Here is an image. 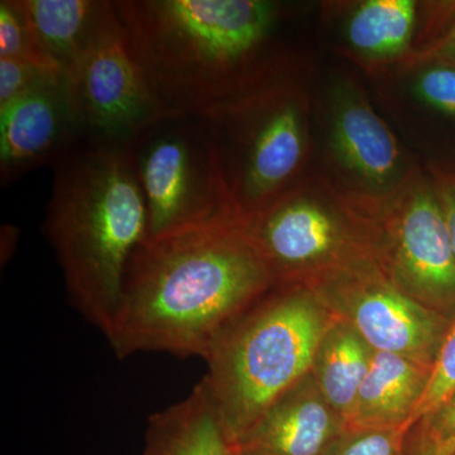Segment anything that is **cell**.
<instances>
[{"label": "cell", "mask_w": 455, "mask_h": 455, "mask_svg": "<svg viewBox=\"0 0 455 455\" xmlns=\"http://www.w3.org/2000/svg\"><path fill=\"white\" fill-rule=\"evenodd\" d=\"M275 287L239 220L146 239L132 254L107 340L116 357L205 361L221 334Z\"/></svg>", "instance_id": "cell-1"}, {"label": "cell", "mask_w": 455, "mask_h": 455, "mask_svg": "<svg viewBox=\"0 0 455 455\" xmlns=\"http://www.w3.org/2000/svg\"><path fill=\"white\" fill-rule=\"evenodd\" d=\"M132 53L161 116L211 118L284 83L267 0H116Z\"/></svg>", "instance_id": "cell-2"}, {"label": "cell", "mask_w": 455, "mask_h": 455, "mask_svg": "<svg viewBox=\"0 0 455 455\" xmlns=\"http://www.w3.org/2000/svg\"><path fill=\"white\" fill-rule=\"evenodd\" d=\"M52 170L42 229L71 304L107 337L132 254L147 238L142 190L127 146L88 139Z\"/></svg>", "instance_id": "cell-3"}, {"label": "cell", "mask_w": 455, "mask_h": 455, "mask_svg": "<svg viewBox=\"0 0 455 455\" xmlns=\"http://www.w3.org/2000/svg\"><path fill=\"white\" fill-rule=\"evenodd\" d=\"M337 317L316 290L275 286L221 334L203 382L233 442L311 372Z\"/></svg>", "instance_id": "cell-4"}, {"label": "cell", "mask_w": 455, "mask_h": 455, "mask_svg": "<svg viewBox=\"0 0 455 455\" xmlns=\"http://www.w3.org/2000/svg\"><path fill=\"white\" fill-rule=\"evenodd\" d=\"M239 223L275 286L317 289L381 266L374 204L323 180L293 182Z\"/></svg>", "instance_id": "cell-5"}, {"label": "cell", "mask_w": 455, "mask_h": 455, "mask_svg": "<svg viewBox=\"0 0 455 455\" xmlns=\"http://www.w3.org/2000/svg\"><path fill=\"white\" fill-rule=\"evenodd\" d=\"M147 212V238L239 220L211 122L164 116L127 145Z\"/></svg>", "instance_id": "cell-6"}, {"label": "cell", "mask_w": 455, "mask_h": 455, "mask_svg": "<svg viewBox=\"0 0 455 455\" xmlns=\"http://www.w3.org/2000/svg\"><path fill=\"white\" fill-rule=\"evenodd\" d=\"M287 86L278 84L208 118L238 218L291 187L304 160V114Z\"/></svg>", "instance_id": "cell-7"}, {"label": "cell", "mask_w": 455, "mask_h": 455, "mask_svg": "<svg viewBox=\"0 0 455 455\" xmlns=\"http://www.w3.org/2000/svg\"><path fill=\"white\" fill-rule=\"evenodd\" d=\"M381 266L416 301L453 319L455 254L433 181L406 180L376 203Z\"/></svg>", "instance_id": "cell-8"}, {"label": "cell", "mask_w": 455, "mask_h": 455, "mask_svg": "<svg viewBox=\"0 0 455 455\" xmlns=\"http://www.w3.org/2000/svg\"><path fill=\"white\" fill-rule=\"evenodd\" d=\"M68 76L76 90L90 140L127 146L146 125L161 116L132 53L114 2Z\"/></svg>", "instance_id": "cell-9"}, {"label": "cell", "mask_w": 455, "mask_h": 455, "mask_svg": "<svg viewBox=\"0 0 455 455\" xmlns=\"http://www.w3.org/2000/svg\"><path fill=\"white\" fill-rule=\"evenodd\" d=\"M314 290L374 352L392 353L433 368L451 319L407 295L381 266Z\"/></svg>", "instance_id": "cell-10"}, {"label": "cell", "mask_w": 455, "mask_h": 455, "mask_svg": "<svg viewBox=\"0 0 455 455\" xmlns=\"http://www.w3.org/2000/svg\"><path fill=\"white\" fill-rule=\"evenodd\" d=\"M89 139L73 80L62 73L0 107V181L13 184L40 167H53Z\"/></svg>", "instance_id": "cell-11"}, {"label": "cell", "mask_w": 455, "mask_h": 455, "mask_svg": "<svg viewBox=\"0 0 455 455\" xmlns=\"http://www.w3.org/2000/svg\"><path fill=\"white\" fill-rule=\"evenodd\" d=\"M347 429L310 372L235 439V451L238 455H326Z\"/></svg>", "instance_id": "cell-12"}, {"label": "cell", "mask_w": 455, "mask_h": 455, "mask_svg": "<svg viewBox=\"0 0 455 455\" xmlns=\"http://www.w3.org/2000/svg\"><path fill=\"white\" fill-rule=\"evenodd\" d=\"M333 143L341 164L379 193V200L405 182L400 179L401 154L394 134L353 90H340L335 97Z\"/></svg>", "instance_id": "cell-13"}, {"label": "cell", "mask_w": 455, "mask_h": 455, "mask_svg": "<svg viewBox=\"0 0 455 455\" xmlns=\"http://www.w3.org/2000/svg\"><path fill=\"white\" fill-rule=\"evenodd\" d=\"M430 372L429 368L411 359L373 352L347 427L410 430Z\"/></svg>", "instance_id": "cell-14"}, {"label": "cell", "mask_w": 455, "mask_h": 455, "mask_svg": "<svg viewBox=\"0 0 455 455\" xmlns=\"http://www.w3.org/2000/svg\"><path fill=\"white\" fill-rule=\"evenodd\" d=\"M143 455H238L205 383L149 416Z\"/></svg>", "instance_id": "cell-15"}, {"label": "cell", "mask_w": 455, "mask_h": 455, "mask_svg": "<svg viewBox=\"0 0 455 455\" xmlns=\"http://www.w3.org/2000/svg\"><path fill=\"white\" fill-rule=\"evenodd\" d=\"M47 56L70 75L109 0H20Z\"/></svg>", "instance_id": "cell-16"}, {"label": "cell", "mask_w": 455, "mask_h": 455, "mask_svg": "<svg viewBox=\"0 0 455 455\" xmlns=\"http://www.w3.org/2000/svg\"><path fill=\"white\" fill-rule=\"evenodd\" d=\"M374 350L344 320L337 317L326 331L311 374L331 407L348 423Z\"/></svg>", "instance_id": "cell-17"}, {"label": "cell", "mask_w": 455, "mask_h": 455, "mask_svg": "<svg viewBox=\"0 0 455 455\" xmlns=\"http://www.w3.org/2000/svg\"><path fill=\"white\" fill-rule=\"evenodd\" d=\"M418 5L412 0H368L347 25V38L363 55H398L409 46L415 31Z\"/></svg>", "instance_id": "cell-18"}, {"label": "cell", "mask_w": 455, "mask_h": 455, "mask_svg": "<svg viewBox=\"0 0 455 455\" xmlns=\"http://www.w3.org/2000/svg\"><path fill=\"white\" fill-rule=\"evenodd\" d=\"M0 59L61 70L42 49L20 0L0 2Z\"/></svg>", "instance_id": "cell-19"}, {"label": "cell", "mask_w": 455, "mask_h": 455, "mask_svg": "<svg viewBox=\"0 0 455 455\" xmlns=\"http://www.w3.org/2000/svg\"><path fill=\"white\" fill-rule=\"evenodd\" d=\"M403 455H455V395L412 425Z\"/></svg>", "instance_id": "cell-20"}, {"label": "cell", "mask_w": 455, "mask_h": 455, "mask_svg": "<svg viewBox=\"0 0 455 455\" xmlns=\"http://www.w3.org/2000/svg\"><path fill=\"white\" fill-rule=\"evenodd\" d=\"M455 395V316L451 320L431 368L429 381L416 407L410 429L423 416L447 403Z\"/></svg>", "instance_id": "cell-21"}, {"label": "cell", "mask_w": 455, "mask_h": 455, "mask_svg": "<svg viewBox=\"0 0 455 455\" xmlns=\"http://www.w3.org/2000/svg\"><path fill=\"white\" fill-rule=\"evenodd\" d=\"M409 430L347 429L326 455H403Z\"/></svg>", "instance_id": "cell-22"}, {"label": "cell", "mask_w": 455, "mask_h": 455, "mask_svg": "<svg viewBox=\"0 0 455 455\" xmlns=\"http://www.w3.org/2000/svg\"><path fill=\"white\" fill-rule=\"evenodd\" d=\"M62 73L18 60L0 59V107L35 92Z\"/></svg>", "instance_id": "cell-23"}, {"label": "cell", "mask_w": 455, "mask_h": 455, "mask_svg": "<svg viewBox=\"0 0 455 455\" xmlns=\"http://www.w3.org/2000/svg\"><path fill=\"white\" fill-rule=\"evenodd\" d=\"M416 97L439 112L455 116V66L440 62L425 68L416 76Z\"/></svg>", "instance_id": "cell-24"}, {"label": "cell", "mask_w": 455, "mask_h": 455, "mask_svg": "<svg viewBox=\"0 0 455 455\" xmlns=\"http://www.w3.org/2000/svg\"><path fill=\"white\" fill-rule=\"evenodd\" d=\"M431 181H433L439 202L442 204L443 212H444L455 254V172L445 169L433 170Z\"/></svg>", "instance_id": "cell-25"}, {"label": "cell", "mask_w": 455, "mask_h": 455, "mask_svg": "<svg viewBox=\"0 0 455 455\" xmlns=\"http://www.w3.org/2000/svg\"><path fill=\"white\" fill-rule=\"evenodd\" d=\"M18 238H20V229L14 226H4L2 228V262L7 263L13 256L17 248Z\"/></svg>", "instance_id": "cell-26"}, {"label": "cell", "mask_w": 455, "mask_h": 455, "mask_svg": "<svg viewBox=\"0 0 455 455\" xmlns=\"http://www.w3.org/2000/svg\"><path fill=\"white\" fill-rule=\"evenodd\" d=\"M438 53L444 56L448 62L455 64V26L451 31L440 41Z\"/></svg>", "instance_id": "cell-27"}]
</instances>
